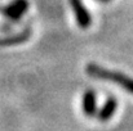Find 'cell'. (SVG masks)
Listing matches in <instances>:
<instances>
[{
  "mask_svg": "<svg viewBox=\"0 0 133 131\" xmlns=\"http://www.w3.org/2000/svg\"><path fill=\"white\" fill-rule=\"evenodd\" d=\"M31 36V28L27 27L23 31L14 34V35H9V36H4L0 37V48H6V46H16L19 44H23L27 41Z\"/></svg>",
  "mask_w": 133,
  "mask_h": 131,
  "instance_id": "obj_4",
  "label": "cell"
},
{
  "mask_svg": "<svg viewBox=\"0 0 133 131\" xmlns=\"http://www.w3.org/2000/svg\"><path fill=\"white\" fill-rule=\"evenodd\" d=\"M82 109H83L84 114H87L88 117H93L96 114V111H97V98H96L94 90L89 89L87 91H84L83 98H82Z\"/></svg>",
  "mask_w": 133,
  "mask_h": 131,
  "instance_id": "obj_5",
  "label": "cell"
},
{
  "mask_svg": "<svg viewBox=\"0 0 133 131\" xmlns=\"http://www.w3.org/2000/svg\"><path fill=\"white\" fill-rule=\"evenodd\" d=\"M85 72L93 79L105 80V81L118 84L125 91L133 94V79L129 77L128 75H124V73L118 72V71H111V70L103 68V67H101L99 64H96V63H88L87 67H85Z\"/></svg>",
  "mask_w": 133,
  "mask_h": 131,
  "instance_id": "obj_1",
  "label": "cell"
},
{
  "mask_svg": "<svg viewBox=\"0 0 133 131\" xmlns=\"http://www.w3.org/2000/svg\"><path fill=\"white\" fill-rule=\"evenodd\" d=\"M70 5L74 10V14H75V18H76L79 27L83 30L88 28L92 23V18H90L88 9L82 3V0H70Z\"/></svg>",
  "mask_w": 133,
  "mask_h": 131,
  "instance_id": "obj_3",
  "label": "cell"
},
{
  "mask_svg": "<svg viewBox=\"0 0 133 131\" xmlns=\"http://www.w3.org/2000/svg\"><path fill=\"white\" fill-rule=\"evenodd\" d=\"M29 9V0H13L6 6H4L0 13L3 17H5L9 22H17L19 21L23 14Z\"/></svg>",
  "mask_w": 133,
  "mask_h": 131,
  "instance_id": "obj_2",
  "label": "cell"
},
{
  "mask_svg": "<svg viewBox=\"0 0 133 131\" xmlns=\"http://www.w3.org/2000/svg\"><path fill=\"white\" fill-rule=\"evenodd\" d=\"M116 109H118V100L115 98L110 96L105 102V104L102 105V108L99 109V112H98V120L101 122L109 121L114 116V113L116 112Z\"/></svg>",
  "mask_w": 133,
  "mask_h": 131,
  "instance_id": "obj_6",
  "label": "cell"
},
{
  "mask_svg": "<svg viewBox=\"0 0 133 131\" xmlns=\"http://www.w3.org/2000/svg\"><path fill=\"white\" fill-rule=\"evenodd\" d=\"M98 1H102V3H109V1H111V0H98Z\"/></svg>",
  "mask_w": 133,
  "mask_h": 131,
  "instance_id": "obj_7",
  "label": "cell"
}]
</instances>
